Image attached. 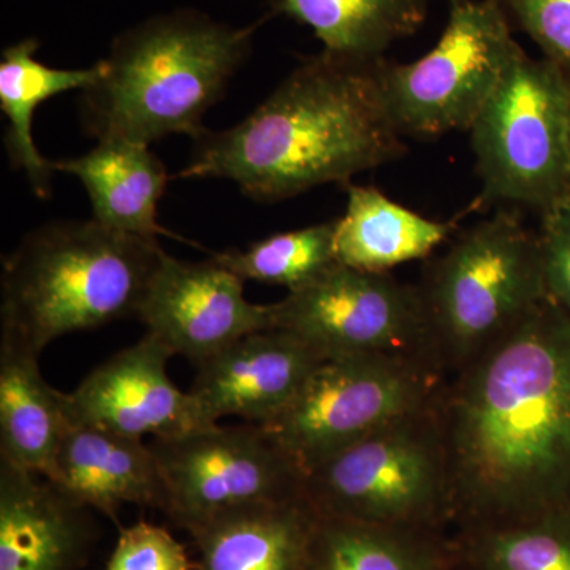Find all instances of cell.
<instances>
[{
  "instance_id": "cell-1",
  "label": "cell",
  "mask_w": 570,
  "mask_h": 570,
  "mask_svg": "<svg viewBox=\"0 0 570 570\" xmlns=\"http://www.w3.org/2000/svg\"><path fill=\"white\" fill-rule=\"evenodd\" d=\"M438 412L455 532L570 509V317L557 303L445 379Z\"/></svg>"
},
{
  "instance_id": "cell-2",
  "label": "cell",
  "mask_w": 570,
  "mask_h": 570,
  "mask_svg": "<svg viewBox=\"0 0 570 570\" xmlns=\"http://www.w3.org/2000/svg\"><path fill=\"white\" fill-rule=\"evenodd\" d=\"M384 59V58H382ZM382 59L322 50L230 129H205L179 178L234 181L255 202L287 200L400 159L406 137L382 92Z\"/></svg>"
},
{
  "instance_id": "cell-3",
  "label": "cell",
  "mask_w": 570,
  "mask_h": 570,
  "mask_svg": "<svg viewBox=\"0 0 570 570\" xmlns=\"http://www.w3.org/2000/svg\"><path fill=\"white\" fill-rule=\"evenodd\" d=\"M257 24L235 28L195 10L149 18L112 41L99 80L81 91L86 132L149 146L197 138L250 50Z\"/></svg>"
},
{
  "instance_id": "cell-4",
  "label": "cell",
  "mask_w": 570,
  "mask_h": 570,
  "mask_svg": "<svg viewBox=\"0 0 570 570\" xmlns=\"http://www.w3.org/2000/svg\"><path fill=\"white\" fill-rule=\"evenodd\" d=\"M165 250L97 220L36 228L3 261L2 335L41 354L70 333L137 317Z\"/></svg>"
},
{
  "instance_id": "cell-5",
  "label": "cell",
  "mask_w": 570,
  "mask_h": 570,
  "mask_svg": "<svg viewBox=\"0 0 570 570\" xmlns=\"http://www.w3.org/2000/svg\"><path fill=\"white\" fill-rule=\"evenodd\" d=\"M445 376L478 358L547 295L538 230L499 212L453 238L417 285Z\"/></svg>"
},
{
  "instance_id": "cell-6",
  "label": "cell",
  "mask_w": 570,
  "mask_h": 570,
  "mask_svg": "<svg viewBox=\"0 0 570 570\" xmlns=\"http://www.w3.org/2000/svg\"><path fill=\"white\" fill-rule=\"evenodd\" d=\"M438 397L311 469L305 497L318 515L449 531L448 452Z\"/></svg>"
},
{
  "instance_id": "cell-7",
  "label": "cell",
  "mask_w": 570,
  "mask_h": 570,
  "mask_svg": "<svg viewBox=\"0 0 570 570\" xmlns=\"http://www.w3.org/2000/svg\"><path fill=\"white\" fill-rule=\"evenodd\" d=\"M468 132L482 183L479 206L543 214L566 198L570 80L549 59L520 47Z\"/></svg>"
},
{
  "instance_id": "cell-8",
  "label": "cell",
  "mask_w": 570,
  "mask_h": 570,
  "mask_svg": "<svg viewBox=\"0 0 570 570\" xmlns=\"http://www.w3.org/2000/svg\"><path fill=\"white\" fill-rule=\"evenodd\" d=\"M444 370L423 356L326 358L266 430L305 474L395 420L430 406Z\"/></svg>"
},
{
  "instance_id": "cell-9",
  "label": "cell",
  "mask_w": 570,
  "mask_h": 570,
  "mask_svg": "<svg viewBox=\"0 0 570 570\" xmlns=\"http://www.w3.org/2000/svg\"><path fill=\"white\" fill-rule=\"evenodd\" d=\"M438 43L407 63L382 59V92L404 137L436 138L471 129L520 43L498 0L450 6Z\"/></svg>"
},
{
  "instance_id": "cell-10",
  "label": "cell",
  "mask_w": 570,
  "mask_h": 570,
  "mask_svg": "<svg viewBox=\"0 0 570 570\" xmlns=\"http://www.w3.org/2000/svg\"><path fill=\"white\" fill-rule=\"evenodd\" d=\"M149 445L167 487L165 513L187 532L230 509L306 498L305 471L264 426L214 423Z\"/></svg>"
},
{
  "instance_id": "cell-11",
  "label": "cell",
  "mask_w": 570,
  "mask_h": 570,
  "mask_svg": "<svg viewBox=\"0 0 570 570\" xmlns=\"http://www.w3.org/2000/svg\"><path fill=\"white\" fill-rule=\"evenodd\" d=\"M273 317L275 328L298 337L324 360L382 354L438 362L417 285L400 283L390 273L333 265L273 303Z\"/></svg>"
},
{
  "instance_id": "cell-12",
  "label": "cell",
  "mask_w": 570,
  "mask_h": 570,
  "mask_svg": "<svg viewBox=\"0 0 570 570\" xmlns=\"http://www.w3.org/2000/svg\"><path fill=\"white\" fill-rule=\"evenodd\" d=\"M137 317L149 335L195 366L253 333L275 328L273 305L247 302L245 281L212 261L164 253Z\"/></svg>"
},
{
  "instance_id": "cell-13",
  "label": "cell",
  "mask_w": 570,
  "mask_h": 570,
  "mask_svg": "<svg viewBox=\"0 0 570 570\" xmlns=\"http://www.w3.org/2000/svg\"><path fill=\"white\" fill-rule=\"evenodd\" d=\"M171 356L170 348L146 333L67 393L70 423L140 439L178 436L209 426L190 393L168 377Z\"/></svg>"
},
{
  "instance_id": "cell-14",
  "label": "cell",
  "mask_w": 570,
  "mask_h": 570,
  "mask_svg": "<svg viewBox=\"0 0 570 570\" xmlns=\"http://www.w3.org/2000/svg\"><path fill=\"white\" fill-rule=\"evenodd\" d=\"M322 362L314 348L291 333L265 330L200 363L189 393L208 425L238 417L266 426L291 406Z\"/></svg>"
},
{
  "instance_id": "cell-15",
  "label": "cell",
  "mask_w": 570,
  "mask_h": 570,
  "mask_svg": "<svg viewBox=\"0 0 570 570\" xmlns=\"http://www.w3.org/2000/svg\"><path fill=\"white\" fill-rule=\"evenodd\" d=\"M94 540L91 509L0 459V570H80Z\"/></svg>"
},
{
  "instance_id": "cell-16",
  "label": "cell",
  "mask_w": 570,
  "mask_h": 570,
  "mask_svg": "<svg viewBox=\"0 0 570 570\" xmlns=\"http://www.w3.org/2000/svg\"><path fill=\"white\" fill-rule=\"evenodd\" d=\"M55 482L86 508L111 519L124 504L167 508V487L151 445L102 428L71 425L56 460Z\"/></svg>"
},
{
  "instance_id": "cell-17",
  "label": "cell",
  "mask_w": 570,
  "mask_h": 570,
  "mask_svg": "<svg viewBox=\"0 0 570 570\" xmlns=\"http://www.w3.org/2000/svg\"><path fill=\"white\" fill-rule=\"evenodd\" d=\"M317 517L306 498L219 513L189 531L198 570H303Z\"/></svg>"
},
{
  "instance_id": "cell-18",
  "label": "cell",
  "mask_w": 570,
  "mask_h": 570,
  "mask_svg": "<svg viewBox=\"0 0 570 570\" xmlns=\"http://www.w3.org/2000/svg\"><path fill=\"white\" fill-rule=\"evenodd\" d=\"M39 356L0 336V459L52 479L71 423L67 393L45 381Z\"/></svg>"
},
{
  "instance_id": "cell-19",
  "label": "cell",
  "mask_w": 570,
  "mask_h": 570,
  "mask_svg": "<svg viewBox=\"0 0 570 570\" xmlns=\"http://www.w3.org/2000/svg\"><path fill=\"white\" fill-rule=\"evenodd\" d=\"M52 170L77 176L88 190L92 219L122 234L157 238L171 235L157 223L168 183L167 168L149 146L105 140L73 159L55 160Z\"/></svg>"
},
{
  "instance_id": "cell-20",
  "label": "cell",
  "mask_w": 570,
  "mask_h": 570,
  "mask_svg": "<svg viewBox=\"0 0 570 570\" xmlns=\"http://www.w3.org/2000/svg\"><path fill=\"white\" fill-rule=\"evenodd\" d=\"M347 206L336 219L337 264L367 273H390L430 257L452 232V224L428 219L382 194L348 183Z\"/></svg>"
},
{
  "instance_id": "cell-21",
  "label": "cell",
  "mask_w": 570,
  "mask_h": 570,
  "mask_svg": "<svg viewBox=\"0 0 570 570\" xmlns=\"http://www.w3.org/2000/svg\"><path fill=\"white\" fill-rule=\"evenodd\" d=\"M453 534L318 515L303 570H449Z\"/></svg>"
},
{
  "instance_id": "cell-22",
  "label": "cell",
  "mask_w": 570,
  "mask_h": 570,
  "mask_svg": "<svg viewBox=\"0 0 570 570\" xmlns=\"http://www.w3.org/2000/svg\"><path fill=\"white\" fill-rule=\"evenodd\" d=\"M39 41L24 39L10 45L0 59V108L9 119L7 154L18 170H24L33 194L50 198L52 163L41 156L33 141V115L40 104L59 94L85 91L102 75V61L88 69H51L36 58Z\"/></svg>"
},
{
  "instance_id": "cell-23",
  "label": "cell",
  "mask_w": 570,
  "mask_h": 570,
  "mask_svg": "<svg viewBox=\"0 0 570 570\" xmlns=\"http://www.w3.org/2000/svg\"><path fill=\"white\" fill-rule=\"evenodd\" d=\"M279 10L313 29L324 50L347 58H384L426 20L425 0H279Z\"/></svg>"
},
{
  "instance_id": "cell-24",
  "label": "cell",
  "mask_w": 570,
  "mask_h": 570,
  "mask_svg": "<svg viewBox=\"0 0 570 570\" xmlns=\"http://www.w3.org/2000/svg\"><path fill=\"white\" fill-rule=\"evenodd\" d=\"M471 570H570V509L453 534Z\"/></svg>"
},
{
  "instance_id": "cell-25",
  "label": "cell",
  "mask_w": 570,
  "mask_h": 570,
  "mask_svg": "<svg viewBox=\"0 0 570 570\" xmlns=\"http://www.w3.org/2000/svg\"><path fill=\"white\" fill-rule=\"evenodd\" d=\"M335 234L336 220H330L268 236L245 250L213 254V258L243 281L283 285L291 294L337 264Z\"/></svg>"
},
{
  "instance_id": "cell-26",
  "label": "cell",
  "mask_w": 570,
  "mask_h": 570,
  "mask_svg": "<svg viewBox=\"0 0 570 570\" xmlns=\"http://www.w3.org/2000/svg\"><path fill=\"white\" fill-rule=\"evenodd\" d=\"M513 28L527 33L570 80V0H498Z\"/></svg>"
},
{
  "instance_id": "cell-27",
  "label": "cell",
  "mask_w": 570,
  "mask_h": 570,
  "mask_svg": "<svg viewBox=\"0 0 570 570\" xmlns=\"http://www.w3.org/2000/svg\"><path fill=\"white\" fill-rule=\"evenodd\" d=\"M105 570H198V562L167 528L138 521L119 532Z\"/></svg>"
},
{
  "instance_id": "cell-28",
  "label": "cell",
  "mask_w": 570,
  "mask_h": 570,
  "mask_svg": "<svg viewBox=\"0 0 570 570\" xmlns=\"http://www.w3.org/2000/svg\"><path fill=\"white\" fill-rule=\"evenodd\" d=\"M538 235L547 295L570 317V198L540 214Z\"/></svg>"
},
{
  "instance_id": "cell-29",
  "label": "cell",
  "mask_w": 570,
  "mask_h": 570,
  "mask_svg": "<svg viewBox=\"0 0 570 570\" xmlns=\"http://www.w3.org/2000/svg\"><path fill=\"white\" fill-rule=\"evenodd\" d=\"M449 570H471L468 568L466 564H464L463 561L460 560L459 553H456V561L453 562L452 568Z\"/></svg>"
},
{
  "instance_id": "cell-30",
  "label": "cell",
  "mask_w": 570,
  "mask_h": 570,
  "mask_svg": "<svg viewBox=\"0 0 570 570\" xmlns=\"http://www.w3.org/2000/svg\"><path fill=\"white\" fill-rule=\"evenodd\" d=\"M566 197L570 198V149H569L568 176H566Z\"/></svg>"
},
{
  "instance_id": "cell-31",
  "label": "cell",
  "mask_w": 570,
  "mask_h": 570,
  "mask_svg": "<svg viewBox=\"0 0 570 570\" xmlns=\"http://www.w3.org/2000/svg\"><path fill=\"white\" fill-rule=\"evenodd\" d=\"M450 6H456V3L463 2V0H449Z\"/></svg>"
}]
</instances>
